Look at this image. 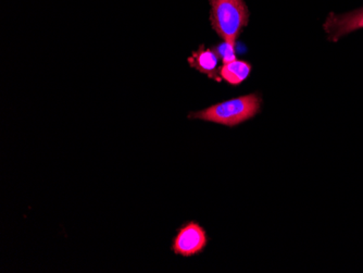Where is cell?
<instances>
[{"label": "cell", "instance_id": "4", "mask_svg": "<svg viewBox=\"0 0 363 273\" xmlns=\"http://www.w3.org/2000/svg\"><path fill=\"white\" fill-rule=\"evenodd\" d=\"M323 28L328 40L338 42L344 36L363 28V8L342 14L331 12L324 22Z\"/></svg>", "mask_w": 363, "mask_h": 273}, {"label": "cell", "instance_id": "7", "mask_svg": "<svg viewBox=\"0 0 363 273\" xmlns=\"http://www.w3.org/2000/svg\"><path fill=\"white\" fill-rule=\"evenodd\" d=\"M213 50L214 52H217L220 60L223 62V65L224 63L236 60L235 45L232 44V43L223 40V42H222L221 44L218 45L217 47H213Z\"/></svg>", "mask_w": 363, "mask_h": 273}, {"label": "cell", "instance_id": "6", "mask_svg": "<svg viewBox=\"0 0 363 273\" xmlns=\"http://www.w3.org/2000/svg\"><path fill=\"white\" fill-rule=\"evenodd\" d=\"M252 67L245 60L230 61L224 63L219 68V74L222 79L230 85H240L246 81L252 73Z\"/></svg>", "mask_w": 363, "mask_h": 273}, {"label": "cell", "instance_id": "3", "mask_svg": "<svg viewBox=\"0 0 363 273\" xmlns=\"http://www.w3.org/2000/svg\"><path fill=\"white\" fill-rule=\"evenodd\" d=\"M208 244L206 230L196 222H187L179 228L173 240L172 250L175 255L191 257L201 254Z\"/></svg>", "mask_w": 363, "mask_h": 273}, {"label": "cell", "instance_id": "2", "mask_svg": "<svg viewBox=\"0 0 363 273\" xmlns=\"http://www.w3.org/2000/svg\"><path fill=\"white\" fill-rule=\"evenodd\" d=\"M210 21L218 35L235 45L250 21V10L244 0H210Z\"/></svg>", "mask_w": 363, "mask_h": 273}, {"label": "cell", "instance_id": "5", "mask_svg": "<svg viewBox=\"0 0 363 273\" xmlns=\"http://www.w3.org/2000/svg\"><path fill=\"white\" fill-rule=\"evenodd\" d=\"M219 62V56L214 52L213 48H206L203 45H201V47L189 58V65L191 68L203 73L217 82H221L222 79L218 68Z\"/></svg>", "mask_w": 363, "mask_h": 273}, {"label": "cell", "instance_id": "1", "mask_svg": "<svg viewBox=\"0 0 363 273\" xmlns=\"http://www.w3.org/2000/svg\"><path fill=\"white\" fill-rule=\"evenodd\" d=\"M261 103L262 99L258 94H250L210 106L201 111L191 112L189 118L233 128L256 117L260 112Z\"/></svg>", "mask_w": 363, "mask_h": 273}]
</instances>
